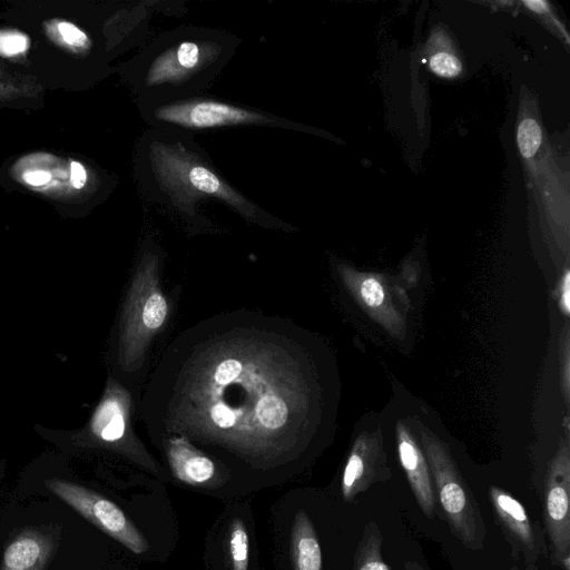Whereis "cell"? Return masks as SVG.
Here are the masks:
<instances>
[{"instance_id": "cell-25", "label": "cell", "mask_w": 570, "mask_h": 570, "mask_svg": "<svg viewBox=\"0 0 570 570\" xmlns=\"http://www.w3.org/2000/svg\"><path fill=\"white\" fill-rule=\"evenodd\" d=\"M404 570H425L420 563L407 560L404 563Z\"/></svg>"}, {"instance_id": "cell-3", "label": "cell", "mask_w": 570, "mask_h": 570, "mask_svg": "<svg viewBox=\"0 0 570 570\" xmlns=\"http://www.w3.org/2000/svg\"><path fill=\"white\" fill-rule=\"evenodd\" d=\"M242 40L224 30L184 24L150 38L127 62L136 102L205 94Z\"/></svg>"}, {"instance_id": "cell-15", "label": "cell", "mask_w": 570, "mask_h": 570, "mask_svg": "<svg viewBox=\"0 0 570 570\" xmlns=\"http://www.w3.org/2000/svg\"><path fill=\"white\" fill-rule=\"evenodd\" d=\"M50 548L45 535L30 531L22 533L6 548L0 570H42Z\"/></svg>"}, {"instance_id": "cell-26", "label": "cell", "mask_w": 570, "mask_h": 570, "mask_svg": "<svg viewBox=\"0 0 570 570\" xmlns=\"http://www.w3.org/2000/svg\"><path fill=\"white\" fill-rule=\"evenodd\" d=\"M514 570V569H513Z\"/></svg>"}, {"instance_id": "cell-10", "label": "cell", "mask_w": 570, "mask_h": 570, "mask_svg": "<svg viewBox=\"0 0 570 570\" xmlns=\"http://www.w3.org/2000/svg\"><path fill=\"white\" fill-rule=\"evenodd\" d=\"M338 273L348 292L365 312L393 334L403 331L404 322L384 282L374 274L360 273L346 265H338Z\"/></svg>"}, {"instance_id": "cell-1", "label": "cell", "mask_w": 570, "mask_h": 570, "mask_svg": "<svg viewBox=\"0 0 570 570\" xmlns=\"http://www.w3.org/2000/svg\"><path fill=\"white\" fill-rule=\"evenodd\" d=\"M306 334L275 316L235 312L181 332L141 402L151 435L180 436L256 470L297 461L318 426L317 367Z\"/></svg>"}, {"instance_id": "cell-22", "label": "cell", "mask_w": 570, "mask_h": 570, "mask_svg": "<svg viewBox=\"0 0 570 570\" xmlns=\"http://www.w3.org/2000/svg\"><path fill=\"white\" fill-rule=\"evenodd\" d=\"M431 70L446 78L455 77L460 73L462 67L460 60L448 52H439L430 59Z\"/></svg>"}, {"instance_id": "cell-9", "label": "cell", "mask_w": 570, "mask_h": 570, "mask_svg": "<svg viewBox=\"0 0 570 570\" xmlns=\"http://www.w3.org/2000/svg\"><path fill=\"white\" fill-rule=\"evenodd\" d=\"M88 433L99 443L124 450H132L137 456V443L130 430V395L115 380L109 379L101 400L88 425Z\"/></svg>"}, {"instance_id": "cell-21", "label": "cell", "mask_w": 570, "mask_h": 570, "mask_svg": "<svg viewBox=\"0 0 570 570\" xmlns=\"http://www.w3.org/2000/svg\"><path fill=\"white\" fill-rule=\"evenodd\" d=\"M39 89L37 82L24 75L12 80H0V104L35 97Z\"/></svg>"}, {"instance_id": "cell-5", "label": "cell", "mask_w": 570, "mask_h": 570, "mask_svg": "<svg viewBox=\"0 0 570 570\" xmlns=\"http://www.w3.org/2000/svg\"><path fill=\"white\" fill-rule=\"evenodd\" d=\"M158 267L157 248L146 240L121 320L119 363L126 370L139 366L147 345L168 316L167 299L159 287Z\"/></svg>"}, {"instance_id": "cell-2", "label": "cell", "mask_w": 570, "mask_h": 570, "mask_svg": "<svg viewBox=\"0 0 570 570\" xmlns=\"http://www.w3.org/2000/svg\"><path fill=\"white\" fill-rule=\"evenodd\" d=\"M134 174L142 204L190 234L218 229L206 215L209 205L263 228L294 230L232 185L193 136L148 128L136 144Z\"/></svg>"}, {"instance_id": "cell-12", "label": "cell", "mask_w": 570, "mask_h": 570, "mask_svg": "<svg viewBox=\"0 0 570 570\" xmlns=\"http://www.w3.org/2000/svg\"><path fill=\"white\" fill-rule=\"evenodd\" d=\"M396 444L401 465L423 513L432 518L436 498L426 458L403 422L396 424Z\"/></svg>"}, {"instance_id": "cell-7", "label": "cell", "mask_w": 570, "mask_h": 570, "mask_svg": "<svg viewBox=\"0 0 570 570\" xmlns=\"http://www.w3.org/2000/svg\"><path fill=\"white\" fill-rule=\"evenodd\" d=\"M46 485L59 499L131 552L141 554L149 550L148 541L142 533L112 501L65 480H47Z\"/></svg>"}, {"instance_id": "cell-6", "label": "cell", "mask_w": 570, "mask_h": 570, "mask_svg": "<svg viewBox=\"0 0 570 570\" xmlns=\"http://www.w3.org/2000/svg\"><path fill=\"white\" fill-rule=\"evenodd\" d=\"M421 435L431 478L451 532L468 549H482L485 527L473 493L444 443L429 431Z\"/></svg>"}, {"instance_id": "cell-16", "label": "cell", "mask_w": 570, "mask_h": 570, "mask_svg": "<svg viewBox=\"0 0 570 570\" xmlns=\"http://www.w3.org/2000/svg\"><path fill=\"white\" fill-rule=\"evenodd\" d=\"M294 570H323L322 550L314 525L305 513L296 512L292 527Z\"/></svg>"}, {"instance_id": "cell-18", "label": "cell", "mask_w": 570, "mask_h": 570, "mask_svg": "<svg viewBox=\"0 0 570 570\" xmlns=\"http://www.w3.org/2000/svg\"><path fill=\"white\" fill-rule=\"evenodd\" d=\"M47 33L60 46L78 55L86 53L92 48L90 38L81 29L66 21H50Z\"/></svg>"}, {"instance_id": "cell-19", "label": "cell", "mask_w": 570, "mask_h": 570, "mask_svg": "<svg viewBox=\"0 0 570 570\" xmlns=\"http://www.w3.org/2000/svg\"><path fill=\"white\" fill-rule=\"evenodd\" d=\"M232 570H248L249 540L245 523L234 519L228 533Z\"/></svg>"}, {"instance_id": "cell-11", "label": "cell", "mask_w": 570, "mask_h": 570, "mask_svg": "<svg viewBox=\"0 0 570 570\" xmlns=\"http://www.w3.org/2000/svg\"><path fill=\"white\" fill-rule=\"evenodd\" d=\"M390 478V471L375 440L361 435L355 441L343 470L341 491L345 502Z\"/></svg>"}, {"instance_id": "cell-24", "label": "cell", "mask_w": 570, "mask_h": 570, "mask_svg": "<svg viewBox=\"0 0 570 570\" xmlns=\"http://www.w3.org/2000/svg\"><path fill=\"white\" fill-rule=\"evenodd\" d=\"M23 75L12 71L9 66L0 60V80H12Z\"/></svg>"}, {"instance_id": "cell-14", "label": "cell", "mask_w": 570, "mask_h": 570, "mask_svg": "<svg viewBox=\"0 0 570 570\" xmlns=\"http://www.w3.org/2000/svg\"><path fill=\"white\" fill-rule=\"evenodd\" d=\"M160 442L176 479L189 485L207 484L215 479V462L186 439L169 436Z\"/></svg>"}, {"instance_id": "cell-8", "label": "cell", "mask_w": 570, "mask_h": 570, "mask_svg": "<svg viewBox=\"0 0 570 570\" xmlns=\"http://www.w3.org/2000/svg\"><path fill=\"white\" fill-rule=\"evenodd\" d=\"M543 517L552 561L570 570V456L563 445L551 461L544 487Z\"/></svg>"}, {"instance_id": "cell-20", "label": "cell", "mask_w": 570, "mask_h": 570, "mask_svg": "<svg viewBox=\"0 0 570 570\" xmlns=\"http://www.w3.org/2000/svg\"><path fill=\"white\" fill-rule=\"evenodd\" d=\"M517 141L524 158L533 157L542 141V131L539 124L532 118H524L519 124Z\"/></svg>"}, {"instance_id": "cell-4", "label": "cell", "mask_w": 570, "mask_h": 570, "mask_svg": "<svg viewBox=\"0 0 570 570\" xmlns=\"http://www.w3.org/2000/svg\"><path fill=\"white\" fill-rule=\"evenodd\" d=\"M136 104L149 128L193 137L199 132L247 127L313 131L304 124L207 92Z\"/></svg>"}, {"instance_id": "cell-17", "label": "cell", "mask_w": 570, "mask_h": 570, "mask_svg": "<svg viewBox=\"0 0 570 570\" xmlns=\"http://www.w3.org/2000/svg\"><path fill=\"white\" fill-rule=\"evenodd\" d=\"M382 543L379 525L368 522L355 551L353 570H390L382 556Z\"/></svg>"}, {"instance_id": "cell-13", "label": "cell", "mask_w": 570, "mask_h": 570, "mask_svg": "<svg viewBox=\"0 0 570 570\" xmlns=\"http://www.w3.org/2000/svg\"><path fill=\"white\" fill-rule=\"evenodd\" d=\"M489 498L514 550L522 551L530 562H535L539 544L523 505L509 492L494 485L489 489Z\"/></svg>"}, {"instance_id": "cell-23", "label": "cell", "mask_w": 570, "mask_h": 570, "mask_svg": "<svg viewBox=\"0 0 570 570\" xmlns=\"http://www.w3.org/2000/svg\"><path fill=\"white\" fill-rule=\"evenodd\" d=\"M560 307L564 315L570 313V273L567 269L561 279Z\"/></svg>"}]
</instances>
